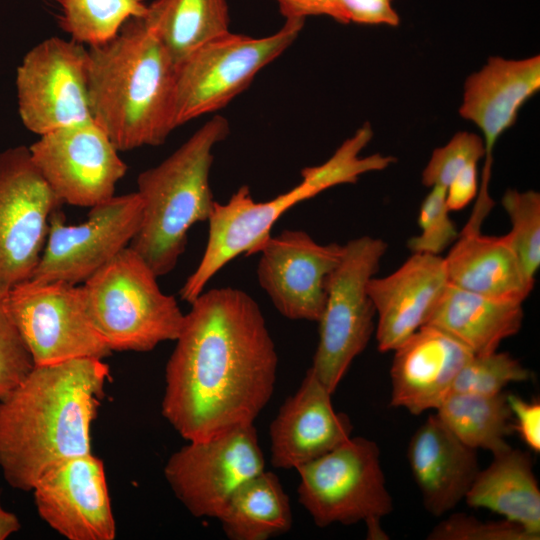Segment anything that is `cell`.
I'll return each instance as SVG.
<instances>
[{"label": "cell", "mask_w": 540, "mask_h": 540, "mask_svg": "<svg viewBox=\"0 0 540 540\" xmlns=\"http://www.w3.org/2000/svg\"><path fill=\"white\" fill-rule=\"evenodd\" d=\"M493 456L468 490V506L500 514L539 539L540 490L529 453L510 447Z\"/></svg>", "instance_id": "d4e9b609"}, {"label": "cell", "mask_w": 540, "mask_h": 540, "mask_svg": "<svg viewBox=\"0 0 540 540\" xmlns=\"http://www.w3.org/2000/svg\"><path fill=\"white\" fill-rule=\"evenodd\" d=\"M87 49L92 119L116 149L164 143L175 129L176 65L154 32L131 19L112 40Z\"/></svg>", "instance_id": "3957f363"}, {"label": "cell", "mask_w": 540, "mask_h": 540, "mask_svg": "<svg viewBox=\"0 0 540 540\" xmlns=\"http://www.w3.org/2000/svg\"><path fill=\"white\" fill-rule=\"evenodd\" d=\"M29 147L0 152V298L31 278L44 249L49 220L60 208Z\"/></svg>", "instance_id": "8fae6325"}, {"label": "cell", "mask_w": 540, "mask_h": 540, "mask_svg": "<svg viewBox=\"0 0 540 540\" xmlns=\"http://www.w3.org/2000/svg\"><path fill=\"white\" fill-rule=\"evenodd\" d=\"M29 151L62 205L91 208L112 198L127 172L119 151L94 120L40 135Z\"/></svg>", "instance_id": "9a60e30c"}, {"label": "cell", "mask_w": 540, "mask_h": 540, "mask_svg": "<svg viewBox=\"0 0 540 540\" xmlns=\"http://www.w3.org/2000/svg\"><path fill=\"white\" fill-rule=\"evenodd\" d=\"M372 135L369 123L364 124L324 163L302 169L296 186L269 201H255L247 185L238 188L226 203L216 201L207 221L205 250L180 290L181 299L191 304L227 263L242 254H257L278 219L298 203L334 186L355 183L360 175L393 163L391 156L360 155Z\"/></svg>", "instance_id": "277c9868"}, {"label": "cell", "mask_w": 540, "mask_h": 540, "mask_svg": "<svg viewBox=\"0 0 540 540\" xmlns=\"http://www.w3.org/2000/svg\"><path fill=\"white\" fill-rule=\"evenodd\" d=\"M331 395L308 369L269 426L273 467L297 469L351 437L352 423L346 414L334 410Z\"/></svg>", "instance_id": "ffe728a7"}, {"label": "cell", "mask_w": 540, "mask_h": 540, "mask_svg": "<svg viewBox=\"0 0 540 540\" xmlns=\"http://www.w3.org/2000/svg\"><path fill=\"white\" fill-rule=\"evenodd\" d=\"M473 355L451 336L423 325L394 350L391 406L404 408L413 415L436 409Z\"/></svg>", "instance_id": "44dd1931"}, {"label": "cell", "mask_w": 540, "mask_h": 540, "mask_svg": "<svg viewBox=\"0 0 540 540\" xmlns=\"http://www.w3.org/2000/svg\"><path fill=\"white\" fill-rule=\"evenodd\" d=\"M387 247L383 239L368 235L349 240L327 280L318 345L309 369L331 394L375 330L376 311L367 284Z\"/></svg>", "instance_id": "9c48e42d"}, {"label": "cell", "mask_w": 540, "mask_h": 540, "mask_svg": "<svg viewBox=\"0 0 540 540\" xmlns=\"http://www.w3.org/2000/svg\"><path fill=\"white\" fill-rule=\"evenodd\" d=\"M418 225L421 232L411 237L407 247L412 253L440 255L459 237L446 204V188L433 186L423 199Z\"/></svg>", "instance_id": "1f68e13d"}, {"label": "cell", "mask_w": 540, "mask_h": 540, "mask_svg": "<svg viewBox=\"0 0 540 540\" xmlns=\"http://www.w3.org/2000/svg\"><path fill=\"white\" fill-rule=\"evenodd\" d=\"M21 524L17 516L5 510L0 502V540L7 539L11 534L19 531Z\"/></svg>", "instance_id": "ab89813d"}, {"label": "cell", "mask_w": 540, "mask_h": 540, "mask_svg": "<svg viewBox=\"0 0 540 540\" xmlns=\"http://www.w3.org/2000/svg\"><path fill=\"white\" fill-rule=\"evenodd\" d=\"M157 278L128 246L83 283L87 313L111 351L148 352L179 336L185 314Z\"/></svg>", "instance_id": "8992f818"}, {"label": "cell", "mask_w": 540, "mask_h": 540, "mask_svg": "<svg viewBox=\"0 0 540 540\" xmlns=\"http://www.w3.org/2000/svg\"><path fill=\"white\" fill-rule=\"evenodd\" d=\"M142 201L137 192L116 196L90 208L88 219L65 223L54 211L41 258L30 279L84 283L129 246L139 230Z\"/></svg>", "instance_id": "5bb4252c"}, {"label": "cell", "mask_w": 540, "mask_h": 540, "mask_svg": "<svg viewBox=\"0 0 540 540\" xmlns=\"http://www.w3.org/2000/svg\"><path fill=\"white\" fill-rule=\"evenodd\" d=\"M343 245L320 244L302 230H283L261 246L257 278L274 307L290 320L318 322L326 284L339 264Z\"/></svg>", "instance_id": "2e32d148"}, {"label": "cell", "mask_w": 540, "mask_h": 540, "mask_svg": "<svg viewBox=\"0 0 540 540\" xmlns=\"http://www.w3.org/2000/svg\"><path fill=\"white\" fill-rule=\"evenodd\" d=\"M165 367L161 411L186 440L254 424L276 382L278 355L257 302L233 287L203 291Z\"/></svg>", "instance_id": "6da1fadb"}, {"label": "cell", "mask_w": 540, "mask_h": 540, "mask_svg": "<svg viewBox=\"0 0 540 540\" xmlns=\"http://www.w3.org/2000/svg\"><path fill=\"white\" fill-rule=\"evenodd\" d=\"M513 417L514 432L535 453L540 451V403L527 401L514 394H506Z\"/></svg>", "instance_id": "8d00e7d4"}, {"label": "cell", "mask_w": 540, "mask_h": 540, "mask_svg": "<svg viewBox=\"0 0 540 540\" xmlns=\"http://www.w3.org/2000/svg\"><path fill=\"white\" fill-rule=\"evenodd\" d=\"M343 24L397 26L399 16L392 0H338Z\"/></svg>", "instance_id": "d590c367"}, {"label": "cell", "mask_w": 540, "mask_h": 540, "mask_svg": "<svg viewBox=\"0 0 540 540\" xmlns=\"http://www.w3.org/2000/svg\"><path fill=\"white\" fill-rule=\"evenodd\" d=\"M34 366L31 353L0 298V399L22 382Z\"/></svg>", "instance_id": "e575fe53"}, {"label": "cell", "mask_w": 540, "mask_h": 540, "mask_svg": "<svg viewBox=\"0 0 540 540\" xmlns=\"http://www.w3.org/2000/svg\"><path fill=\"white\" fill-rule=\"evenodd\" d=\"M444 262L449 284L476 294L523 302L534 287L505 235L462 230Z\"/></svg>", "instance_id": "603a6c76"}, {"label": "cell", "mask_w": 540, "mask_h": 540, "mask_svg": "<svg viewBox=\"0 0 540 540\" xmlns=\"http://www.w3.org/2000/svg\"><path fill=\"white\" fill-rule=\"evenodd\" d=\"M230 540H266L292 526V510L279 478L262 471L232 494L217 518Z\"/></svg>", "instance_id": "4316f807"}, {"label": "cell", "mask_w": 540, "mask_h": 540, "mask_svg": "<svg viewBox=\"0 0 540 540\" xmlns=\"http://www.w3.org/2000/svg\"><path fill=\"white\" fill-rule=\"evenodd\" d=\"M478 193L477 163L467 165L446 187V204L450 212L465 208Z\"/></svg>", "instance_id": "f35d334b"}, {"label": "cell", "mask_w": 540, "mask_h": 540, "mask_svg": "<svg viewBox=\"0 0 540 540\" xmlns=\"http://www.w3.org/2000/svg\"><path fill=\"white\" fill-rule=\"evenodd\" d=\"M18 112L32 133L92 119L88 88V49L73 40L50 37L24 56L16 72Z\"/></svg>", "instance_id": "4fadbf2b"}, {"label": "cell", "mask_w": 540, "mask_h": 540, "mask_svg": "<svg viewBox=\"0 0 540 540\" xmlns=\"http://www.w3.org/2000/svg\"><path fill=\"white\" fill-rule=\"evenodd\" d=\"M531 378V371L507 352L474 354L459 371L450 393L496 395L510 383Z\"/></svg>", "instance_id": "4dcf8cb0"}, {"label": "cell", "mask_w": 540, "mask_h": 540, "mask_svg": "<svg viewBox=\"0 0 540 540\" xmlns=\"http://www.w3.org/2000/svg\"><path fill=\"white\" fill-rule=\"evenodd\" d=\"M298 500L318 527L363 521L369 539H386L380 520L393 502L378 445L350 437L335 449L299 466Z\"/></svg>", "instance_id": "52a82bcc"}, {"label": "cell", "mask_w": 540, "mask_h": 540, "mask_svg": "<svg viewBox=\"0 0 540 540\" xmlns=\"http://www.w3.org/2000/svg\"><path fill=\"white\" fill-rule=\"evenodd\" d=\"M304 22L287 19L278 31L263 37L229 31L185 57L176 65L175 128L227 106L295 42Z\"/></svg>", "instance_id": "ba28073f"}, {"label": "cell", "mask_w": 540, "mask_h": 540, "mask_svg": "<svg viewBox=\"0 0 540 540\" xmlns=\"http://www.w3.org/2000/svg\"><path fill=\"white\" fill-rule=\"evenodd\" d=\"M523 302L492 298L448 284L425 325L435 327L473 354L496 351L522 326Z\"/></svg>", "instance_id": "cb8c5ba5"}, {"label": "cell", "mask_w": 540, "mask_h": 540, "mask_svg": "<svg viewBox=\"0 0 540 540\" xmlns=\"http://www.w3.org/2000/svg\"><path fill=\"white\" fill-rule=\"evenodd\" d=\"M281 15L287 19L305 20L309 16H328L342 23L338 0H274Z\"/></svg>", "instance_id": "74e56055"}, {"label": "cell", "mask_w": 540, "mask_h": 540, "mask_svg": "<svg viewBox=\"0 0 540 540\" xmlns=\"http://www.w3.org/2000/svg\"><path fill=\"white\" fill-rule=\"evenodd\" d=\"M444 257L412 255L385 277L373 276L367 292L377 315L380 352L394 351L426 324L448 286Z\"/></svg>", "instance_id": "d6986e66"}, {"label": "cell", "mask_w": 540, "mask_h": 540, "mask_svg": "<svg viewBox=\"0 0 540 540\" xmlns=\"http://www.w3.org/2000/svg\"><path fill=\"white\" fill-rule=\"evenodd\" d=\"M4 302L35 365L112 353L87 313L82 286L28 279Z\"/></svg>", "instance_id": "30bf717a"}, {"label": "cell", "mask_w": 540, "mask_h": 540, "mask_svg": "<svg viewBox=\"0 0 540 540\" xmlns=\"http://www.w3.org/2000/svg\"><path fill=\"white\" fill-rule=\"evenodd\" d=\"M40 517L69 540H113L112 513L104 465L92 453L66 459L33 486Z\"/></svg>", "instance_id": "e0dca14e"}, {"label": "cell", "mask_w": 540, "mask_h": 540, "mask_svg": "<svg viewBox=\"0 0 540 540\" xmlns=\"http://www.w3.org/2000/svg\"><path fill=\"white\" fill-rule=\"evenodd\" d=\"M540 89V56L521 60L490 57L481 70L465 81L462 118L482 132L485 162L472 212L486 217L494 201L489 194L493 150L500 136L510 128L523 104Z\"/></svg>", "instance_id": "ac0fdd59"}, {"label": "cell", "mask_w": 540, "mask_h": 540, "mask_svg": "<svg viewBox=\"0 0 540 540\" xmlns=\"http://www.w3.org/2000/svg\"><path fill=\"white\" fill-rule=\"evenodd\" d=\"M264 467L257 431L251 424L189 441L169 457L164 476L190 514L217 519L236 489Z\"/></svg>", "instance_id": "7c38bea8"}, {"label": "cell", "mask_w": 540, "mask_h": 540, "mask_svg": "<svg viewBox=\"0 0 540 540\" xmlns=\"http://www.w3.org/2000/svg\"><path fill=\"white\" fill-rule=\"evenodd\" d=\"M511 228L505 234L525 278L534 285L540 266V194L508 189L501 199Z\"/></svg>", "instance_id": "f546056e"}, {"label": "cell", "mask_w": 540, "mask_h": 540, "mask_svg": "<svg viewBox=\"0 0 540 540\" xmlns=\"http://www.w3.org/2000/svg\"><path fill=\"white\" fill-rule=\"evenodd\" d=\"M60 10L58 22L71 40L88 47L112 40L131 19L144 18L146 0H52Z\"/></svg>", "instance_id": "f1b7e54d"}, {"label": "cell", "mask_w": 540, "mask_h": 540, "mask_svg": "<svg viewBox=\"0 0 540 540\" xmlns=\"http://www.w3.org/2000/svg\"><path fill=\"white\" fill-rule=\"evenodd\" d=\"M142 19L175 65L201 45L230 31L227 0H154Z\"/></svg>", "instance_id": "484cf974"}, {"label": "cell", "mask_w": 540, "mask_h": 540, "mask_svg": "<svg viewBox=\"0 0 540 540\" xmlns=\"http://www.w3.org/2000/svg\"><path fill=\"white\" fill-rule=\"evenodd\" d=\"M229 132L228 121L214 115L161 163L137 177L142 219L129 247L158 277L175 268L190 228L211 215L216 202L209 181L213 149Z\"/></svg>", "instance_id": "5b68a950"}, {"label": "cell", "mask_w": 540, "mask_h": 540, "mask_svg": "<svg viewBox=\"0 0 540 540\" xmlns=\"http://www.w3.org/2000/svg\"><path fill=\"white\" fill-rule=\"evenodd\" d=\"M484 155L481 136L466 131L458 132L446 145L432 152L422 172V183L430 188H446L467 165L478 163Z\"/></svg>", "instance_id": "d6a6232c"}, {"label": "cell", "mask_w": 540, "mask_h": 540, "mask_svg": "<svg viewBox=\"0 0 540 540\" xmlns=\"http://www.w3.org/2000/svg\"><path fill=\"white\" fill-rule=\"evenodd\" d=\"M429 540H538L523 527L510 522L481 521L462 513L453 514L436 525Z\"/></svg>", "instance_id": "836d02e7"}, {"label": "cell", "mask_w": 540, "mask_h": 540, "mask_svg": "<svg viewBox=\"0 0 540 540\" xmlns=\"http://www.w3.org/2000/svg\"><path fill=\"white\" fill-rule=\"evenodd\" d=\"M109 379L98 358L35 365L0 399V468L12 488L32 491L49 468L91 453V425Z\"/></svg>", "instance_id": "7a4b0ae2"}, {"label": "cell", "mask_w": 540, "mask_h": 540, "mask_svg": "<svg viewBox=\"0 0 540 540\" xmlns=\"http://www.w3.org/2000/svg\"><path fill=\"white\" fill-rule=\"evenodd\" d=\"M442 423L464 444L493 455L511 446L506 437L514 432L506 393L481 395L449 393L436 408Z\"/></svg>", "instance_id": "83f0119b"}, {"label": "cell", "mask_w": 540, "mask_h": 540, "mask_svg": "<svg viewBox=\"0 0 540 540\" xmlns=\"http://www.w3.org/2000/svg\"><path fill=\"white\" fill-rule=\"evenodd\" d=\"M407 459L425 509L442 516L465 498L480 471L476 450L432 415L412 435Z\"/></svg>", "instance_id": "7402d4cb"}]
</instances>
